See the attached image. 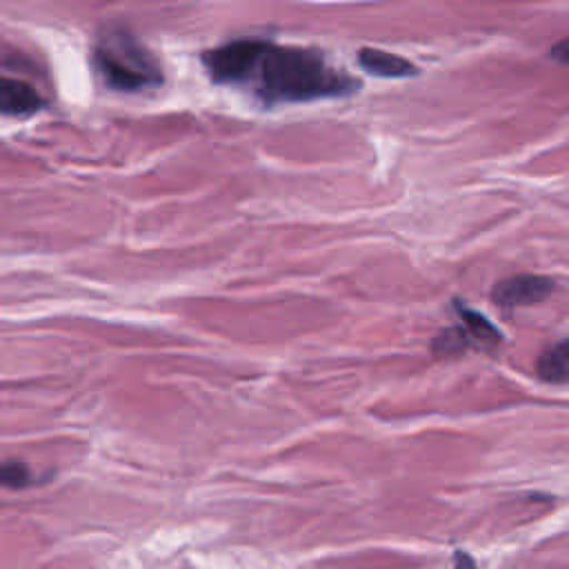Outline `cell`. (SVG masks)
<instances>
[{
    "instance_id": "1",
    "label": "cell",
    "mask_w": 569,
    "mask_h": 569,
    "mask_svg": "<svg viewBox=\"0 0 569 569\" xmlns=\"http://www.w3.org/2000/svg\"><path fill=\"white\" fill-rule=\"evenodd\" d=\"M240 84H249L264 102L336 98L358 89L353 78L331 69L320 53L276 47L264 40H253L251 60Z\"/></svg>"
},
{
    "instance_id": "2",
    "label": "cell",
    "mask_w": 569,
    "mask_h": 569,
    "mask_svg": "<svg viewBox=\"0 0 569 569\" xmlns=\"http://www.w3.org/2000/svg\"><path fill=\"white\" fill-rule=\"evenodd\" d=\"M93 64L104 82L120 91H138L162 82L156 60L122 29L102 33L93 49Z\"/></svg>"
},
{
    "instance_id": "3",
    "label": "cell",
    "mask_w": 569,
    "mask_h": 569,
    "mask_svg": "<svg viewBox=\"0 0 569 569\" xmlns=\"http://www.w3.org/2000/svg\"><path fill=\"white\" fill-rule=\"evenodd\" d=\"M553 287L556 282L547 276L518 273L496 282L491 289V300L502 309H516V307L542 302L545 298L551 296Z\"/></svg>"
},
{
    "instance_id": "4",
    "label": "cell",
    "mask_w": 569,
    "mask_h": 569,
    "mask_svg": "<svg viewBox=\"0 0 569 569\" xmlns=\"http://www.w3.org/2000/svg\"><path fill=\"white\" fill-rule=\"evenodd\" d=\"M44 107L42 96L27 82L2 78L0 80V111L4 116H27Z\"/></svg>"
},
{
    "instance_id": "5",
    "label": "cell",
    "mask_w": 569,
    "mask_h": 569,
    "mask_svg": "<svg viewBox=\"0 0 569 569\" xmlns=\"http://www.w3.org/2000/svg\"><path fill=\"white\" fill-rule=\"evenodd\" d=\"M358 62L365 71L380 76V78H402L416 71V67L396 53L380 51V49H360Z\"/></svg>"
},
{
    "instance_id": "6",
    "label": "cell",
    "mask_w": 569,
    "mask_h": 569,
    "mask_svg": "<svg viewBox=\"0 0 569 569\" xmlns=\"http://www.w3.org/2000/svg\"><path fill=\"white\" fill-rule=\"evenodd\" d=\"M536 373L545 382H567L569 380V338L545 349L536 362Z\"/></svg>"
},
{
    "instance_id": "7",
    "label": "cell",
    "mask_w": 569,
    "mask_h": 569,
    "mask_svg": "<svg viewBox=\"0 0 569 569\" xmlns=\"http://www.w3.org/2000/svg\"><path fill=\"white\" fill-rule=\"evenodd\" d=\"M456 309H458V316H460V322L467 331V336L471 338V342L476 345H482V347H493L502 340V333L478 311L456 302Z\"/></svg>"
},
{
    "instance_id": "8",
    "label": "cell",
    "mask_w": 569,
    "mask_h": 569,
    "mask_svg": "<svg viewBox=\"0 0 569 569\" xmlns=\"http://www.w3.org/2000/svg\"><path fill=\"white\" fill-rule=\"evenodd\" d=\"M0 476H2V485L13 489L27 487L31 482V473L22 460H4Z\"/></svg>"
},
{
    "instance_id": "9",
    "label": "cell",
    "mask_w": 569,
    "mask_h": 569,
    "mask_svg": "<svg viewBox=\"0 0 569 569\" xmlns=\"http://www.w3.org/2000/svg\"><path fill=\"white\" fill-rule=\"evenodd\" d=\"M551 58H553L556 62L569 67V38H565V40H560V42H556V44L551 47Z\"/></svg>"
},
{
    "instance_id": "10",
    "label": "cell",
    "mask_w": 569,
    "mask_h": 569,
    "mask_svg": "<svg viewBox=\"0 0 569 569\" xmlns=\"http://www.w3.org/2000/svg\"><path fill=\"white\" fill-rule=\"evenodd\" d=\"M453 569H476V562H473V558L469 553L458 549L453 553Z\"/></svg>"
}]
</instances>
